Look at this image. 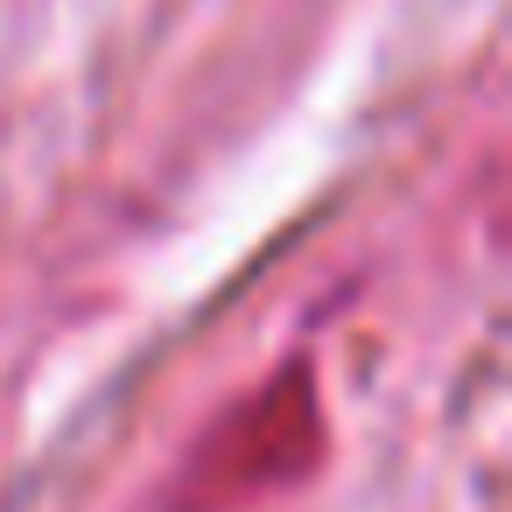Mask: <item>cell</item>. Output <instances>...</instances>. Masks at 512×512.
I'll use <instances>...</instances> for the list:
<instances>
[{"instance_id":"obj_1","label":"cell","mask_w":512,"mask_h":512,"mask_svg":"<svg viewBox=\"0 0 512 512\" xmlns=\"http://www.w3.org/2000/svg\"><path fill=\"white\" fill-rule=\"evenodd\" d=\"M323 428H316V393L309 372H281L260 400H246L225 435L204 449L197 470V505H225V498H253L267 484H288L316 463Z\"/></svg>"}]
</instances>
